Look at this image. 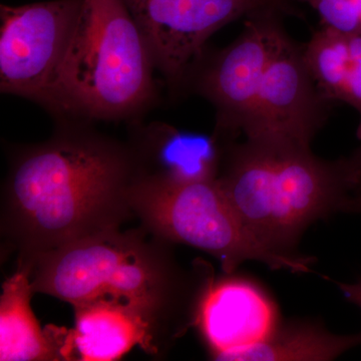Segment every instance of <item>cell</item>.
Instances as JSON below:
<instances>
[{"label":"cell","instance_id":"1","mask_svg":"<svg viewBox=\"0 0 361 361\" xmlns=\"http://www.w3.org/2000/svg\"><path fill=\"white\" fill-rule=\"evenodd\" d=\"M137 177L129 145L85 128H63L20 149L1 195V236L30 265L40 255L120 228L133 217Z\"/></svg>","mask_w":361,"mask_h":361},{"label":"cell","instance_id":"2","mask_svg":"<svg viewBox=\"0 0 361 361\" xmlns=\"http://www.w3.org/2000/svg\"><path fill=\"white\" fill-rule=\"evenodd\" d=\"M168 243L145 228L108 230L47 252L32 266L33 294L75 306L106 302L129 311L149 330L155 355L195 324L212 276L206 264L183 268Z\"/></svg>","mask_w":361,"mask_h":361},{"label":"cell","instance_id":"3","mask_svg":"<svg viewBox=\"0 0 361 361\" xmlns=\"http://www.w3.org/2000/svg\"><path fill=\"white\" fill-rule=\"evenodd\" d=\"M218 182L251 234L283 256L301 255L308 227L346 212L360 187L349 157L324 160L311 146L275 140L227 142Z\"/></svg>","mask_w":361,"mask_h":361},{"label":"cell","instance_id":"4","mask_svg":"<svg viewBox=\"0 0 361 361\" xmlns=\"http://www.w3.org/2000/svg\"><path fill=\"white\" fill-rule=\"evenodd\" d=\"M155 68L123 0H82L51 111L90 120L133 118L155 99Z\"/></svg>","mask_w":361,"mask_h":361},{"label":"cell","instance_id":"5","mask_svg":"<svg viewBox=\"0 0 361 361\" xmlns=\"http://www.w3.org/2000/svg\"><path fill=\"white\" fill-rule=\"evenodd\" d=\"M133 216L147 231L171 244H184L210 254L225 274L246 261L264 263L272 270L310 272L315 259L283 256L263 246L247 229L223 191L218 178L179 183L137 176L130 187Z\"/></svg>","mask_w":361,"mask_h":361},{"label":"cell","instance_id":"6","mask_svg":"<svg viewBox=\"0 0 361 361\" xmlns=\"http://www.w3.org/2000/svg\"><path fill=\"white\" fill-rule=\"evenodd\" d=\"M171 90L186 85L214 33L264 9L296 14L291 0H123Z\"/></svg>","mask_w":361,"mask_h":361},{"label":"cell","instance_id":"7","mask_svg":"<svg viewBox=\"0 0 361 361\" xmlns=\"http://www.w3.org/2000/svg\"><path fill=\"white\" fill-rule=\"evenodd\" d=\"M82 0L0 7V90L51 110Z\"/></svg>","mask_w":361,"mask_h":361},{"label":"cell","instance_id":"8","mask_svg":"<svg viewBox=\"0 0 361 361\" xmlns=\"http://www.w3.org/2000/svg\"><path fill=\"white\" fill-rule=\"evenodd\" d=\"M278 9H264L246 18L234 42L194 66L186 85L215 109V134L225 142L242 135L257 99L271 59L287 33Z\"/></svg>","mask_w":361,"mask_h":361},{"label":"cell","instance_id":"9","mask_svg":"<svg viewBox=\"0 0 361 361\" xmlns=\"http://www.w3.org/2000/svg\"><path fill=\"white\" fill-rule=\"evenodd\" d=\"M334 104L318 89L304 45L287 35L266 70L242 135L311 146Z\"/></svg>","mask_w":361,"mask_h":361},{"label":"cell","instance_id":"10","mask_svg":"<svg viewBox=\"0 0 361 361\" xmlns=\"http://www.w3.org/2000/svg\"><path fill=\"white\" fill-rule=\"evenodd\" d=\"M276 303L257 282L234 273L207 285L195 324L211 357L232 353L264 341L279 324Z\"/></svg>","mask_w":361,"mask_h":361},{"label":"cell","instance_id":"11","mask_svg":"<svg viewBox=\"0 0 361 361\" xmlns=\"http://www.w3.org/2000/svg\"><path fill=\"white\" fill-rule=\"evenodd\" d=\"M227 142L215 133L201 134L155 122L137 130L129 146L137 176L194 183L219 177Z\"/></svg>","mask_w":361,"mask_h":361},{"label":"cell","instance_id":"12","mask_svg":"<svg viewBox=\"0 0 361 361\" xmlns=\"http://www.w3.org/2000/svg\"><path fill=\"white\" fill-rule=\"evenodd\" d=\"M32 295V267L18 263L0 296V360H66L68 331L56 326L42 330L30 306Z\"/></svg>","mask_w":361,"mask_h":361},{"label":"cell","instance_id":"13","mask_svg":"<svg viewBox=\"0 0 361 361\" xmlns=\"http://www.w3.org/2000/svg\"><path fill=\"white\" fill-rule=\"evenodd\" d=\"M75 327L68 330L66 360H118L135 345L155 355L149 330L134 314L106 302L75 306Z\"/></svg>","mask_w":361,"mask_h":361},{"label":"cell","instance_id":"14","mask_svg":"<svg viewBox=\"0 0 361 361\" xmlns=\"http://www.w3.org/2000/svg\"><path fill=\"white\" fill-rule=\"evenodd\" d=\"M304 54L320 92L329 101L348 104L360 116L361 141V35L322 27L304 44Z\"/></svg>","mask_w":361,"mask_h":361},{"label":"cell","instance_id":"15","mask_svg":"<svg viewBox=\"0 0 361 361\" xmlns=\"http://www.w3.org/2000/svg\"><path fill=\"white\" fill-rule=\"evenodd\" d=\"M361 345V332L334 334L312 320L279 322L264 341L232 353L228 361H329Z\"/></svg>","mask_w":361,"mask_h":361},{"label":"cell","instance_id":"16","mask_svg":"<svg viewBox=\"0 0 361 361\" xmlns=\"http://www.w3.org/2000/svg\"><path fill=\"white\" fill-rule=\"evenodd\" d=\"M299 1L314 9L324 27L344 35H361V0Z\"/></svg>","mask_w":361,"mask_h":361},{"label":"cell","instance_id":"17","mask_svg":"<svg viewBox=\"0 0 361 361\" xmlns=\"http://www.w3.org/2000/svg\"><path fill=\"white\" fill-rule=\"evenodd\" d=\"M331 282L338 287L346 300L355 304L361 310V279L355 283H344L334 280H331Z\"/></svg>","mask_w":361,"mask_h":361},{"label":"cell","instance_id":"18","mask_svg":"<svg viewBox=\"0 0 361 361\" xmlns=\"http://www.w3.org/2000/svg\"><path fill=\"white\" fill-rule=\"evenodd\" d=\"M346 212L361 213V187L351 197Z\"/></svg>","mask_w":361,"mask_h":361},{"label":"cell","instance_id":"19","mask_svg":"<svg viewBox=\"0 0 361 361\" xmlns=\"http://www.w3.org/2000/svg\"><path fill=\"white\" fill-rule=\"evenodd\" d=\"M349 159H350L353 167L355 168L356 172H357V174L360 175L361 182V146L360 148L356 149L355 153H353V155L349 157Z\"/></svg>","mask_w":361,"mask_h":361}]
</instances>
